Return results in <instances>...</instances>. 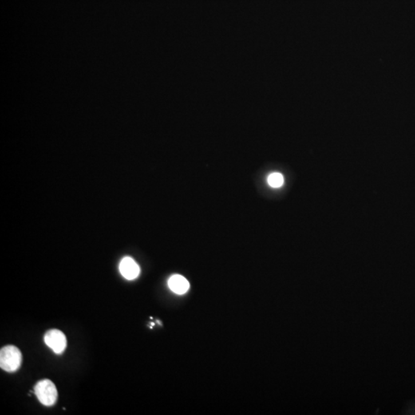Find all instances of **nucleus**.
<instances>
[{
    "mask_svg": "<svg viewBox=\"0 0 415 415\" xmlns=\"http://www.w3.org/2000/svg\"><path fill=\"white\" fill-rule=\"evenodd\" d=\"M22 355L14 345H6L0 351V367L7 372H15L22 365Z\"/></svg>",
    "mask_w": 415,
    "mask_h": 415,
    "instance_id": "nucleus-1",
    "label": "nucleus"
},
{
    "mask_svg": "<svg viewBox=\"0 0 415 415\" xmlns=\"http://www.w3.org/2000/svg\"><path fill=\"white\" fill-rule=\"evenodd\" d=\"M34 392L39 401L45 406H53L58 399V392L56 385L49 379L39 381L35 386Z\"/></svg>",
    "mask_w": 415,
    "mask_h": 415,
    "instance_id": "nucleus-2",
    "label": "nucleus"
},
{
    "mask_svg": "<svg viewBox=\"0 0 415 415\" xmlns=\"http://www.w3.org/2000/svg\"><path fill=\"white\" fill-rule=\"evenodd\" d=\"M44 341L45 345L50 348L56 354H62L66 349V337L63 332L58 329L48 331L44 336Z\"/></svg>",
    "mask_w": 415,
    "mask_h": 415,
    "instance_id": "nucleus-3",
    "label": "nucleus"
},
{
    "mask_svg": "<svg viewBox=\"0 0 415 415\" xmlns=\"http://www.w3.org/2000/svg\"><path fill=\"white\" fill-rule=\"evenodd\" d=\"M119 271L124 278L133 280L139 276L140 268L132 258L125 257L120 262Z\"/></svg>",
    "mask_w": 415,
    "mask_h": 415,
    "instance_id": "nucleus-4",
    "label": "nucleus"
},
{
    "mask_svg": "<svg viewBox=\"0 0 415 415\" xmlns=\"http://www.w3.org/2000/svg\"><path fill=\"white\" fill-rule=\"evenodd\" d=\"M168 286L173 292L183 294L189 289V283L184 277L179 274H175L168 280Z\"/></svg>",
    "mask_w": 415,
    "mask_h": 415,
    "instance_id": "nucleus-5",
    "label": "nucleus"
},
{
    "mask_svg": "<svg viewBox=\"0 0 415 415\" xmlns=\"http://www.w3.org/2000/svg\"><path fill=\"white\" fill-rule=\"evenodd\" d=\"M268 183L272 188H279L284 184L283 175L278 172H274L269 175Z\"/></svg>",
    "mask_w": 415,
    "mask_h": 415,
    "instance_id": "nucleus-6",
    "label": "nucleus"
}]
</instances>
